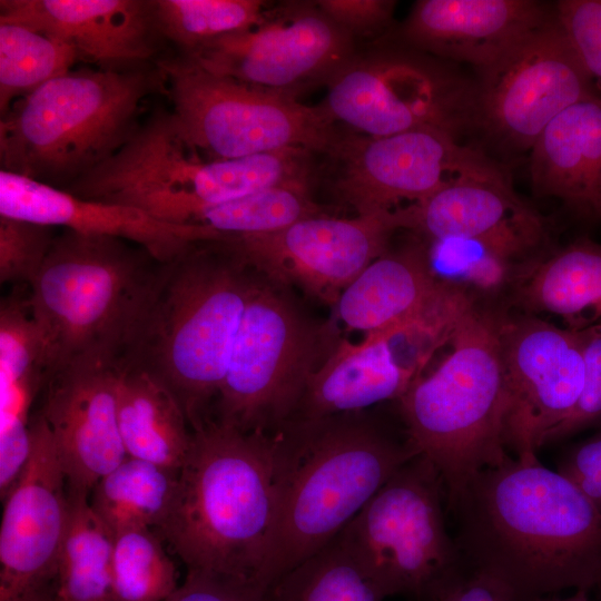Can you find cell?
<instances>
[{
    "instance_id": "cell-1",
    "label": "cell",
    "mask_w": 601,
    "mask_h": 601,
    "mask_svg": "<svg viewBox=\"0 0 601 601\" xmlns=\"http://www.w3.org/2000/svg\"><path fill=\"white\" fill-rule=\"evenodd\" d=\"M470 570L522 601L601 583V512L564 475L510 456L477 473L449 508Z\"/></svg>"
},
{
    "instance_id": "cell-2",
    "label": "cell",
    "mask_w": 601,
    "mask_h": 601,
    "mask_svg": "<svg viewBox=\"0 0 601 601\" xmlns=\"http://www.w3.org/2000/svg\"><path fill=\"white\" fill-rule=\"evenodd\" d=\"M280 451L276 431L245 432L216 420L193 431L171 506L155 530L187 571L267 594Z\"/></svg>"
},
{
    "instance_id": "cell-3",
    "label": "cell",
    "mask_w": 601,
    "mask_h": 601,
    "mask_svg": "<svg viewBox=\"0 0 601 601\" xmlns=\"http://www.w3.org/2000/svg\"><path fill=\"white\" fill-rule=\"evenodd\" d=\"M254 272L219 240L190 245L166 263L119 362L165 386L191 431L210 418Z\"/></svg>"
},
{
    "instance_id": "cell-4",
    "label": "cell",
    "mask_w": 601,
    "mask_h": 601,
    "mask_svg": "<svg viewBox=\"0 0 601 601\" xmlns=\"http://www.w3.org/2000/svg\"><path fill=\"white\" fill-rule=\"evenodd\" d=\"M278 504L265 570L268 590L333 541L417 454L359 413L290 421L277 431Z\"/></svg>"
},
{
    "instance_id": "cell-5",
    "label": "cell",
    "mask_w": 601,
    "mask_h": 601,
    "mask_svg": "<svg viewBox=\"0 0 601 601\" xmlns=\"http://www.w3.org/2000/svg\"><path fill=\"white\" fill-rule=\"evenodd\" d=\"M509 308L504 299L473 294L447 342L450 353L397 401L408 441L442 479L447 509L477 473L511 456L500 341Z\"/></svg>"
},
{
    "instance_id": "cell-6",
    "label": "cell",
    "mask_w": 601,
    "mask_h": 601,
    "mask_svg": "<svg viewBox=\"0 0 601 601\" xmlns=\"http://www.w3.org/2000/svg\"><path fill=\"white\" fill-rule=\"evenodd\" d=\"M166 263L130 242L69 229L56 236L29 286L47 377L79 359L117 363Z\"/></svg>"
},
{
    "instance_id": "cell-7",
    "label": "cell",
    "mask_w": 601,
    "mask_h": 601,
    "mask_svg": "<svg viewBox=\"0 0 601 601\" xmlns=\"http://www.w3.org/2000/svg\"><path fill=\"white\" fill-rule=\"evenodd\" d=\"M158 76L138 67L80 69L42 85L1 117V170L66 189L131 137Z\"/></svg>"
},
{
    "instance_id": "cell-8",
    "label": "cell",
    "mask_w": 601,
    "mask_h": 601,
    "mask_svg": "<svg viewBox=\"0 0 601 601\" xmlns=\"http://www.w3.org/2000/svg\"><path fill=\"white\" fill-rule=\"evenodd\" d=\"M304 174V158L295 149L238 159L204 158L184 138L171 112H162L63 190L132 206L166 223L191 225L206 208L298 181Z\"/></svg>"
},
{
    "instance_id": "cell-9",
    "label": "cell",
    "mask_w": 601,
    "mask_h": 601,
    "mask_svg": "<svg viewBox=\"0 0 601 601\" xmlns=\"http://www.w3.org/2000/svg\"><path fill=\"white\" fill-rule=\"evenodd\" d=\"M443 496L437 470L418 454L339 533L386 598L431 601L470 571L446 529Z\"/></svg>"
},
{
    "instance_id": "cell-10",
    "label": "cell",
    "mask_w": 601,
    "mask_h": 601,
    "mask_svg": "<svg viewBox=\"0 0 601 601\" xmlns=\"http://www.w3.org/2000/svg\"><path fill=\"white\" fill-rule=\"evenodd\" d=\"M173 117L184 138L206 158L238 159L304 149L327 156L344 130L324 108L229 77L185 56L159 61Z\"/></svg>"
},
{
    "instance_id": "cell-11",
    "label": "cell",
    "mask_w": 601,
    "mask_h": 601,
    "mask_svg": "<svg viewBox=\"0 0 601 601\" xmlns=\"http://www.w3.org/2000/svg\"><path fill=\"white\" fill-rule=\"evenodd\" d=\"M328 333L256 274L211 417L245 432H274L293 417L324 362Z\"/></svg>"
},
{
    "instance_id": "cell-12",
    "label": "cell",
    "mask_w": 601,
    "mask_h": 601,
    "mask_svg": "<svg viewBox=\"0 0 601 601\" xmlns=\"http://www.w3.org/2000/svg\"><path fill=\"white\" fill-rule=\"evenodd\" d=\"M321 106L342 129L384 137L418 128L459 136L476 128V81L406 45L354 56L329 79Z\"/></svg>"
},
{
    "instance_id": "cell-13",
    "label": "cell",
    "mask_w": 601,
    "mask_h": 601,
    "mask_svg": "<svg viewBox=\"0 0 601 601\" xmlns=\"http://www.w3.org/2000/svg\"><path fill=\"white\" fill-rule=\"evenodd\" d=\"M334 186L357 216H374L415 205L456 180L504 171L484 152L463 146L436 128L384 137L343 131L327 155Z\"/></svg>"
},
{
    "instance_id": "cell-14",
    "label": "cell",
    "mask_w": 601,
    "mask_h": 601,
    "mask_svg": "<svg viewBox=\"0 0 601 601\" xmlns=\"http://www.w3.org/2000/svg\"><path fill=\"white\" fill-rule=\"evenodd\" d=\"M476 129L504 150L530 151L564 109L598 93L556 16L479 70Z\"/></svg>"
},
{
    "instance_id": "cell-15",
    "label": "cell",
    "mask_w": 601,
    "mask_h": 601,
    "mask_svg": "<svg viewBox=\"0 0 601 601\" xmlns=\"http://www.w3.org/2000/svg\"><path fill=\"white\" fill-rule=\"evenodd\" d=\"M353 37L316 2L268 7L253 27L184 53L203 69L295 97L329 79L354 56Z\"/></svg>"
},
{
    "instance_id": "cell-16",
    "label": "cell",
    "mask_w": 601,
    "mask_h": 601,
    "mask_svg": "<svg viewBox=\"0 0 601 601\" xmlns=\"http://www.w3.org/2000/svg\"><path fill=\"white\" fill-rule=\"evenodd\" d=\"M403 228L400 208L374 216L323 213L279 230L218 239L247 267L276 285H295L334 305L343 290L388 248Z\"/></svg>"
},
{
    "instance_id": "cell-17",
    "label": "cell",
    "mask_w": 601,
    "mask_h": 601,
    "mask_svg": "<svg viewBox=\"0 0 601 601\" xmlns=\"http://www.w3.org/2000/svg\"><path fill=\"white\" fill-rule=\"evenodd\" d=\"M506 407L504 443L531 463L545 435L574 408L585 376L581 329L509 308L500 327Z\"/></svg>"
},
{
    "instance_id": "cell-18",
    "label": "cell",
    "mask_w": 601,
    "mask_h": 601,
    "mask_svg": "<svg viewBox=\"0 0 601 601\" xmlns=\"http://www.w3.org/2000/svg\"><path fill=\"white\" fill-rule=\"evenodd\" d=\"M30 433L27 464L2 500L0 601H57L68 483L51 433L36 410Z\"/></svg>"
},
{
    "instance_id": "cell-19",
    "label": "cell",
    "mask_w": 601,
    "mask_h": 601,
    "mask_svg": "<svg viewBox=\"0 0 601 601\" xmlns=\"http://www.w3.org/2000/svg\"><path fill=\"white\" fill-rule=\"evenodd\" d=\"M471 292L439 279L425 240L386 250L341 294L337 313L348 329L391 337L450 329Z\"/></svg>"
},
{
    "instance_id": "cell-20",
    "label": "cell",
    "mask_w": 601,
    "mask_h": 601,
    "mask_svg": "<svg viewBox=\"0 0 601 601\" xmlns=\"http://www.w3.org/2000/svg\"><path fill=\"white\" fill-rule=\"evenodd\" d=\"M117 363L79 359L47 377L35 407L43 417L68 489L90 494L126 459L116 413Z\"/></svg>"
},
{
    "instance_id": "cell-21",
    "label": "cell",
    "mask_w": 601,
    "mask_h": 601,
    "mask_svg": "<svg viewBox=\"0 0 601 601\" xmlns=\"http://www.w3.org/2000/svg\"><path fill=\"white\" fill-rule=\"evenodd\" d=\"M0 216L124 239L160 263L174 260L193 244L221 237L199 225L166 223L132 206L83 199L6 170H0Z\"/></svg>"
},
{
    "instance_id": "cell-22",
    "label": "cell",
    "mask_w": 601,
    "mask_h": 601,
    "mask_svg": "<svg viewBox=\"0 0 601 601\" xmlns=\"http://www.w3.org/2000/svg\"><path fill=\"white\" fill-rule=\"evenodd\" d=\"M554 17L535 0H420L400 33L413 49L479 71Z\"/></svg>"
},
{
    "instance_id": "cell-23",
    "label": "cell",
    "mask_w": 601,
    "mask_h": 601,
    "mask_svg": "<svg viewBox=\"0 0 601 601\" xmlns=\"http://www.w3.org/2000/svg\"><path fill=\"white\" fill-rule=\"evenodd\" d=\"M0 21L61 40L111 69L147 61L161 38L146 0H1Z\"/></svg>"
},
{
    "instance_id": "cell-24",
    "label": "cell",
    "mask_w": 601,
    "mask_h": 601,
    "mask_svg": "<svg viewBox=\"0 0 601 601\" xmlns=\"http://www.w3.org/2000/svg\"><path fill=\"white\" fill-rule=\"evenodd\" d=\"M400 211L403 228L424 240L487 238L529 259L546 252L542 216L515 194L505 173L456 180Z\"/></svg>"
},
{
    "instance_id": "cell-25",
    "label": "cell",
    "mask_w": 601,
    "mask_h": 601,
    "mask_svg": "<svg viewBox=\"0 0 601 601\" xmlns=\"http://www.w3.org/2000/svg\"><path fill=\"white\" fill-rule=\"evenodd\" d=\"M48 371L42 334L29 297L17 293L0 305V496L6 497L31 451V417Z\"/></svg>"
},
{
    "instance_id": "cell-26",
    "label": "cell",
    "mask_w": 601,
    "mask_h": 601,
    "mask_svg": "<svg viewBox=\"0 0 601 601\" xmlns=\"http://www.w3.org/2000/svg\"><path fill=\"white\" fill-rule=\"evenodd\" d=\"M530 156L536 194L561 200L577 216L601 220V93L556 116Z\"/></svg>"
},
{
    "instance_id": "cell-27",
    "label": "cell",
    "mask_w": 601,
    "mask_h": 601,
    "mask_svg": "<svg viewBox=\"0 0 601 601\" xmlns=\"http://www.w3.org/2000/svg\"><path fill=\"white\" fill-rule=\"evenodd\" d=\"M420 374L398 359L386 334H366L358 344L342 341L311 375L290 421L359 413L398 401Z\"/></svg>"
},
{
    "instance_id": "cell-28",
    "label": "cell",
    "mask_w": 601,
    "mask_h": 601,
    "mask_svg": "<svg viewBox=\"0 0 601 601\" xmlns=\"http://www.w3.org/2000/svg\"><path fill=\"white\" fill-rule=\"evenodd\" d=\"M506 302L521 313L560 316L577 331L601 322V244L577 239L544 252L522 269Z\"/></svg>"
},
{
    "instance_id": "cell-29",
    "label": "cell",
    "mask_w": 601,
    "mask_h": 601,
    "mask_svg": "<svg viewBox=\"0 0 601 601\" xmlns=\"http://www.w3.org/2000/svg\"><path fill=\"white\" fill-rule=\"evenodd\" d=\"M116 413L127 456L180 470L193 441L183 408L159 382L119 361Z\"/></svg>"
},
{
    "instance_id": "cell-30",
    "label": "cell",
    "mask_w": 601,
    "mask_h": 601,
    "mask_svg": "<svg viewBox=\"0 0 601 601\" xmlns=\"http://www.w3.org/2000/svg\"><path fill=\"white\" fill-rule=\"evenodd\" d=\"M178 475L179 470L126 456L96 482L89 503L115 534L156 530L171 506Z\"/></svg>"
},
{
    "instance_id": "cell-31",
    "label": "cell",
    "mask_w": 601,
    "mask_h": 601,
    "mask_svg": "<svg viewBox=\"0 0 601 601\" xmlns=\"http://www.w3.org/2000/svg\"><path fill=\"white\" fill-rule=\"evenodd\" d=\"M61 548L57 601H115L116 534L99 519L89 495L71 491Z\"/></svg>"
},
{
    "instance_id": "cell-32",
    "label": "cell",
    "mask_w": 601,
    "mask_h": 601,
    "mask_svg": "<svg viewBox=\"0 0 601 601\" xmlns=\"http://www.w3.org/2000/svg\"><path fill=\"white\" fill-rule=\"evenodd\" d=\"M435 276L486 298L504 299L519 274L533 260L487 238L425 240Z\"/></svg>"
},
{
    "instance_id": "cell-33",
    "label": "cell",
    "mask_w": 601,
    "mask_h": 601,
    "mask_svg": "<svg viewBox=\"0 0 601 601\" xmlns=\"http://www.w3.org/2000/svg\"><path fill=\"white\" fill-rule=\"evenodd\" d=\"M384 592L339 534L279 578L266 601H383Z\"/></svg>"
},
{
    "instance_id": "cell-34",
    "label": "cell",
    "mask_w": 601,
    "mask_h": 601,
    "mask_svg": "<svg viewBox=\"0 0 601 601\" xmlns=\"http://www.w3.org/2000/svg\"><path fill=\"white\" fill-rule=\"evenodd\" d=\"M78 52L68 43L24 26L0 21V111L69 71Z\"/></svg>"
},
{
    "instance_id": "cell-35",
    "label": "cell",
    "mask_w": 601,
    "mask_h": 601,
    "mask_svg": "<svg viewBox=\"0 0 601 601\" xmlns=\"http://www.w3.org/2000/svg\"><path fill=\"white\" fill-rule=\"evenodd\" d=\"M321 213L309 195L308 183H292L206 208L191 225L221 236L264 234Z\"/></svg>"
},
{
    "instance_id": "cell-36",
    "label": "cell",
    "mask_w": 601,
    "mask_h": 601,
    "mask_svg": "<svg viewBox=\"0 0 601 601\" xmlns=\"http://www.w3.org/2000/svg\"><path fill=\"white\" fill-rule=\"evenodd\" d=\"M157 29L189 53L260 21L268 6L259 0H151Z\"/></svg>"
},
{
    "instance_id": "cell-37",
    "label": "cell",
    "mask_w": 601,
    "mask_h": 601,
    "mask_svg": "<svg viewBox=\"0 0 601 601\" xmlns=\"http://www.w3.org/2000/svg\"><path fill=\"white\" fill-rule=\"evenodd\" d=\"M162 542L151 529L116 534L115 601H165L177 590L178 571Z\"/></svg>"
},
{
    "instance_id": "cell-38",
    "label": "cell",
    "mask_w": 601,
    "mask_h": 601,
    "mask_svg": "<svg viewBox=\"0 0 601 601\" xmlns=\"http://www.w3.org/2000/svg\"><path fill=\"white\" fill-rule=\"evenodd\" d=\"M55 237L51 226L0 216V282L29 287Z\"/></svg>"
},
{
    "instance_id": "cell-39",
    "label": "cell",
    "mask_w": 601,
    "mask_h": 601,
    "mask_svg": "<svg viewBox=\"0 0 601 601\" xmlns=\"http://www.w3.org/2000/svg\"><path fill=\"white\" fill-rule=\"evenodd\" d=\"M585 363L584 385L572 412L544 437L543 446L601 424V322L581 329Z\"/></svg>"
},
{
    "instance_id": "cell-40",
    "label": "cell",
    "mask_w": 601,
    "mask_h": 601,
    "mask_svg": "<svg viewBox=\"0 0 601 601\" xmlns=\"http://www.w3.org/2000/svg\"><path fill=\"white\" fill-rule=\"evenodd\" d=\"M554 10L581 63L601 82V0H561Z\"/></svg>"
},
{
    "instance_id": "cell-41",
    "label": "cell",
    "mask_w": 601,
    "mask_h": 601,
    "mask_svg": "<svg viewBox=\"0 0 601 601\" xmlns=\"http://www.w3.org/2000/svg\"><path fill=\"white\" fill-rule=\"evenodd\" d=\"M317 7L351 37L371 36L392 22L396 1L392 0H318Z\"/></svg>"
},
{
    "instance_id": "cell-42",
    "label": "cell",
    "mask_w": 601,
    "mask_h": 601,
    "mask_svg": "<svg viewBox=\"0 0 601 601\" xmlns=\"http://www.w3.org/2000/svg\"><path fill=\"white\" fill-rule=\"evenodd\" d=\"M569 479L601 512V427L571 446L558 462Z\"/></svg>"
},
{
    "instance_id": "cell-43",
    "label": "cell",
    "mask_w": 601,
    "mask_h": 601,
    "mask_svg": "<svg viewBox=\"0 0 601 601\" xmlns=\"http://www.w3.org/2000/svg\"><path fill=\"white\" fill-rule=\"evenodd\" d=\"M165 601H266V594L224 577L187 571L184 582Z\"/></svg>"
},
{
    "instance_id": "cell-44",
    "label": "cell",
    "mask_w": 601,
    "mask_h": 601,
    "mask_svg": "<svg viewBox=\"0 0 601 601\" xmlns=\"http://www.w3.org/2000/svg\"><path fill=\"white\" fill-rule=\"evenodd\" d=\"M431 601H522L504 582L494 577L470 570Z\"/></svg>"
},
{
    "instance_id": "cell-45",
    "label": "cell",
    "mask_w": 601,
    "mask_h": 601,
    "mask_svg": "<svg viewBox=\"0 0 601 601\" xmlns=\"http://www.w3.org/2000/svg\"><path fill=\"white\" fill-rule=\"evenodd\" d=\"M532 601H590L587 590H575L573 594L565 598H536Z\"/></svg>"
}]
</instances>
